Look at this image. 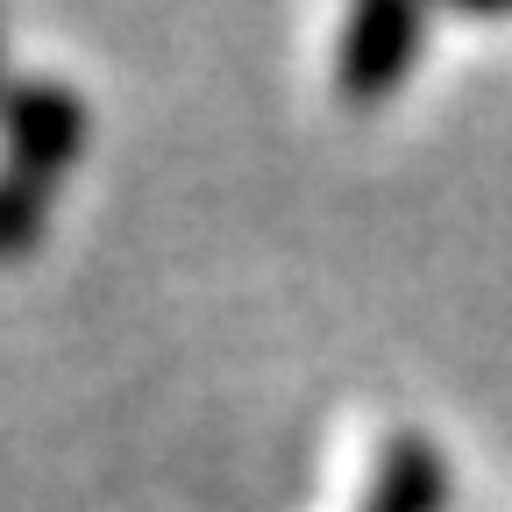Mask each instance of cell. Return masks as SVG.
I'll use <instances>...</instances> for the list:
<instances>
[{
  "label": "cell",
  "mask_w": 512,
  "mask_h": 512,
  "mask_svg": "<svg viewBox=\"0 0 512 512\" xmlns=\"http://www.w3.org/2000/svg\"><path fill=\"white\" fill-rule=\"evenodd\" d=\"M420 15L413 8H363L342 36V57H335V86L349 100H377L392 93L406 72H413V50H420Z\"/></svg>",
  "instance_id": "obj_1"
}]
</instances>
